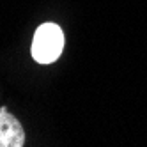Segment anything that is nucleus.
Wrapping results in <instances>:
<instances>
[{
    "label": "nucleus",
    "mask_w": 147,
    "mask_h": 147,
    "mask_svg": "<svg viewBox=\"0 0 147 147\" xmlns=\"http://www.w3.org/2000/svg\"><path fill=\"white\" fill-rule=\"evenodd\" d=\"M25 144V131L20 121L5 107L0 108V147H22Z\"/></svg>",
    "instance_id": "2"
},
{
    "label": "nucleus",
    "mask_w": 147,
    "mask_h": 147,
    "mask_svg": "<svg viewBox=\"0 0 147 147\" xmlns=\"http://www.w3.org/2000/svg\"><path fill=\"white\" fill-rule=\"evenodd\" d=\"M64 48V34L55 23L39 25L34 41H32V57L39 64H51L55 62Z\"/></svg>",
    "instance_id": "1"
}]
</instances>
